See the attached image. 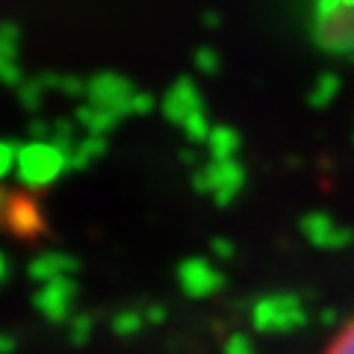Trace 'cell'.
Instances as JSON below:
<instances>
[{
    "mask_svg": "<svg viewBox=\"0 0 354 354\" xmlns=\"http://www.w3.org/2000/svg\"><path fill=\"white\" fill-rule=\"evenodd\" d=\"M162 115L171 121V124L180 127L186 118L195 115V113H201L204 109V97H201V88H198V83L192 80L189 74H183V77H177V80L171 83V88L162 95Z\"/></svg>",
    "mask_w": 354,
    "mask_h": 354,
    "instance_id": "5b68a950",
    "label": "cell"
},
{
    "mask_svg": "<svg viewBox=\"0 0 354 354\" xmlns=\"http://www.w3.org/2000/svg\"><path fill=\"white\" fill-rule=\"evenodd\" d=\"M48 88H53V74H39V77H30L18 86V104L30 109V113H39L41 104H44V95Z\"/></svg>",
    "mask_w": 354,
    "mask_h": 354,
    "instance_id": "8fae6325",
    "label": "cell"
},
{
    "mask_svg": "<svg viewBox=\"0 0 354 354\" xmlns=\"http://www.w3.org/2000/svg\"><path fill=\"white\" fill-rule=\"evenodd\" d=\"M74 121L88 133V136H106L109 130L118 127L121 115H115L113 109H104V106H95V104L83 101L74 109Z\"/></svg>",
    "mask_w": 354,
    "mask_h": 354,
    "instance_id": "52a82bcc",
    "label": "cell"
},
{
    "mask_svg": "<svg viewBox=\"0 0 354 354\" xmlns=\"http://www.w3.org/2000/svg\"><path fill=\"white\" fill-rule=\"evenodd\" d=\"M339 88H342V80H339L337 71L319 74L316 83H313V88H310V95H307V104L316 106V109H325V106H330V104L337 101Z\"/></svg>",
    "mask_w": 354,
    "mask_h": 354,
    "instance_id": "7c38bea8",
    "label": "cell"
},
{
    "mask_svg": "<svg viewBox=\"0 0 354 354\" xmlns=\"http://www.w3.org/2000/svg\"><path fill=\"white\" fill-rule=\"evenodd\" d=\"M24 68L18 65V59H9V57H0V83L3 86H12L18 88L21 83H24Z\"/></svg>",
    "mask_w": 354,
    "mask_h": 354,
    "instance_id": "ac0fdd59",
    "label": "cell"
},
{
    "mask_svg": "<svg viewBox=\"0 0 354 354\" xmlns=\"http://www.w3.org/2000/svg\"><path fill=\"white\" fill-rule=\"evenodd\" d=\"M106 148H109L106 136H88V133H86V139L77 142L74 153L68 157V169H74V171H83V169H88V165H92V162H97V160L104 157Z\"/></svg>",
    "mask_w": 354,
    "mask_h": 354,
    "instance_id": "30bf717a",
    "label": "cell"
},
{
    "mask_svg": "<svg viewBox=\"0 0 354 354\" xmlns=\"http://www.w3.org/2000/svg\"><path fill=\"white\" fill-rule=\"evenodd\" d=\"M18 165V148L12 142H3L0 139V177H6Z\"/></svg>",
    "mask_w": 354,
    "mask_h": 354,
    "instance_id": "ffe728a7",
    "label": "cell"
},
{
    "mask_svg": "<svg viewBox=\"0 0 354 354\" xmlns=\"http://www.w3.org/2000/svg\"><path fill=\"white\" fill-rule=\"evenodd\" d=\"M136 92H139V88L133 86L130 77L118 74V71H97V74L88 77L86 101L95 104V106L113 109V113L121 115V118H130L133 97H136Z\"/></svg>",
    "mask_w": 354,
    "mask_h": 354,
    "instance_id": "277c9868",
    "label": "cell"
},
{
    "mask_svg": "<svg viewBox=\"0 0 354 354\" xmlns=\"http://www.w3.org/2000/svg\"><path fill=\"white\" fill-rule=\"evenodd\" d=\"M77 127H80V124H77L74 118H59V121H53L50 142H53V145H57L62 153H68V157L74 153L77 142H80V139H77Z\"/></svg>",
    "mask_w": 354,
    "mask_h": 354,
    "instance_id": "4fadbf2b",
    "label": "cell"
},
{
    "mask_svg": "<svg viewBox=\"0 0 354 354\" xmlns=\"http://www.w3.org/2000/svg\"><path fill=\"white\" fill-rule=\"evenodd\" d=\"M53 92L62 97H71V101H86L88 80L77 74H53Z\"/></svg>",
    "mask_w": 354,
    "mask_h": 354,
    "instance_id": "5bb4252c",
    "label": "cell"
},
{
    "mask_svg": "<svg viewBox=\"0 0 354 354\" xmlns=\"http://www.w3.org/2000/svg\"><path fill=\"white\" fill-rule=\"evenodd\" d=\"M180 283H183L186 292L207 295V292H213L218 286V274H216L213 266L204 263V260H186L180 266Z\"/></svg>",
    "mask_w": 354,
    "mask_h": 354,
    "instance_id": "ba28073f",
    "label": "cell"
},
{
    "mask_svg": "<svg viewBox=\"0 0 354 354\" xmlns=\"http://www.w3.org/2000/svg\"><path fill=\"white\" fill-rule=\"evenodd\" d=\"M192 183L201 195H213L216 204H230L245 183V165L239 160H213L209 165H198Z\"/></svg>",
    "mask_w": 354,
    "mask_h": 354,
    "instance_id": "3957f363",
    "label": "cell"
},
{
    "mask_svg": "<svg viewBox=\"0 0 354 354\" xmlns=\"http://www.w3.org/2000/svg\"><path fill=\"white\" fill-rule=\"evenodd\" d=\"M325 354H354V319L339 330L334 339H330V346L325 348Z\"/></svg>",
    "mask_w": 354,
    "mask_h": 354,
    "instance_id": "d6986e66",
    "label": "cell"
},
{
    "mask_svg": "<svg viewBox=\"0 0 354 354\" xmlns=\"http://www.w3.org/2000/svg\"><path fill=\"white\" fill-rule=\"evenodd\" d=\"M239 148H242L239 130L227 127V124H216L213 133H209V139H207V151L213 160H236Z\"/></svg>",
    "mask_w": 354,
    "mask_h": 354,
    "instance_id": "9c48e42d",
    "label": "cell"
},
{
    "mask_svg": "<svg viewBox=\"0 0 354 354\" xmlns=\"http://www.w3.org/2000/svg\"><path fill=\"white\" fill-rule=\"evenodd\" d=\"M68 169V153H62L53 142H27L18 148V180L27 189H44Z\"/></svg>",
    "mask_w": 354,
    "mask_h": 354,
    "instance_id": "7a4b0ae2",
    "label": "cell"
},
{
    "mask_svg": "<svg viewBox=\"0 0 354 354\" xmlns=\"http://www.w3.org/2000/svg\"><path fill=\"white\" fill-rule=\"evenodd\" d=\"M204 27H207V30H218V27H221L218 12H207V15H204Z\"/></svg>",
    "mask_w": 354,
    "mask_h": 354,
    "instance_id": "603a6c76",
    "label": "cell"
},
{
    "mask_svg": "<svg viewBox=\"0 0 354 354\" xmlns=\"http://www.w3.org/2000/svg\"><path fill=\"white\" fill-rule=\"evenodd\" d=\"M313 39L330 57L354 59V6L313 3Z\"/></svg>",
    "mask_w": 354,
    "mask_h": 354,
    "instance_id": "6da1fadb",
    "label": "cell"
},
{
    "mask_svg": "<svg viewBox=\"0 0 354 354\" xmlns=\"http://www.w3.org/2000/svg\"><path fill=\"white\" fill-rule=\"evenodd\" d=\"M50 133H53V124H48L44 118H32V124H30V142H50Z\"/></svg>",
    "mask_w": 354,
    "mask_h": 354,
    "instance_id": "7402d4cb",
    "label": "cell"
},
{
    "mask_svg": "<svg viewBox=\"0 0 354 354\" xmlns=\"http://www.w3.org/2000/svg\"><path fill=\"white\" fill-rule=\"evenodd\" d=\"M3 274H6V257L0 254V278H3Z\"/></svg>",
    "mask_w": 354,
    "mask_h": 354,
    "instance_id": "cb8c5ba5",
    "label": "cell"
},
{
    "mask_svg": "<svg viewBox=\"0 0 354 354\" xmlns=\"http://www.w3.org/2000/svg\"><path fill=\"white\" fill-rule=\"evenodd\" d=\"M153 106H157V101H153V95H151V92H145V88H139L136 97H133V109H130V115H148Z\"/></svg>",
    "mask_w": 354,
    "mask_h": 354,
    "instance_id": "44dd1931",
    "label": "cell"
},
{
    "mask_svg": "<svg viewBox=\"0 0 354 354\" xmlns=\"http://www.w3.org/2000/svg\"><path fill=\"white\" fill-rule=\"evenodd\" d=\"M301 230H304V236L313 242V245H322V248H339V245H346V242L351 239L348 230L337 227L334 218L325 216V213H310L301 221Z\"/></svg>",
    "mask_w": 354,
    "mask_h": 354,
    "instance_id": "8992f818",
    "label": "cell"
},
{
    "mask_svg": "<svg viewBox=\"0 0 354 354\" xmlns=\"http://www.w3.org/2000/svg\"><path fill=\"white\" fill-rule=\"evenodd\" d=\"M180 130H183V136L192 142V145H207V139H209V133H213V124H209V118H207V113L201 109V113H195V115H189L180 124Z\"/></svg>",
    "mask_w": 354,
    "mask_h": 354,
    "instance_id": "9a60e30c",
    "label": "cell"
},
{
    "mask_svg": "<svg viewBox=\"0 0 354 354\" xmlns=\"http://www.w3.org/2000/svg\"><path fill=\"white\" fill-rule=\"evenodd\" d=\"M18 50H21V30L12 21H0V57H9V59H18Z\"/></svg>",
    "mask_w": 354,
    "mask_h": 354,
    "instance_id": "2e32d148",
    "label": "cell"
},
{
    "mask_svg": "<svg viewBox=\"0 0 354 354\" xmlns=\"http://www.w3.org/2000/svg\"><path fill=\"white\" fill-rule=\"evenodd\" d=\"M195 68L207 74V77H213L221 71V57H218V50L216 48H209V44H204V48H198L195 50Z\"/></svg>",
    "mask_w": 354,
    "mask_h": 354,
    "instance_id": "e0dca14e",
    "label": "cell"
}]
</instances>
